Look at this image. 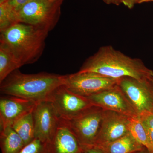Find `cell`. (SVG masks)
Segmentation results:
<instances>
[{
  "label": "cell",
  "mask_w": 153,
  "mask_h": 153,
  "mask_svg": "<svg viewBox=\"0 0 153 153\" xmlns=\"http://www.w3.org/2000/svg\"><path fill=\"white\" fill-rule=\"evenodd\" d=\"M79 72H90L114 79L131 77L143 79L153 77V71L139 58H133L111 46L99 48L88 57Z\"/></svg>",
  "instance_id": "1"
},
{
  "label": "cell",
  "mask_w": 153,
  "mask_h": 153,
  "mask_svg": "<svg viewBox=\"0 0 153 153\" xmlns=\"http://www.w3.org/2000/svg\"><path fill=\"white\" fill-rule=\"evenodd\" d=\"M64 76L47 72L24 74L18 69L0 83V91L36 103L49 101L56 88L63 85Z\"/></svg>",
  "instance_id": "2"
},
{
  "label": "cell",
  "mask_w": 153,
  "mask_h": 153,
  "mask_svg": "<svg viewBox=\"0 0 153 153\" xmlns=\"http://www.w3.org/2000/svg\"><path fill=\"white\" fill-rule=\"evenodd\" d=\"M48 32L18 22L1 32L0 43L6 45L21 66L36 62L41 57Z\"/></svg>",
  "instance_id": "3"
},
{
  "label": "cell",
  "mask_w": 153,
  "mask_h": 153,
  "mask_svg": "<svg viewBox=\"0 0 153 153\" xmlns=\"http://www.w3.org/2000/svg\"><path fill=\"white\" fill-rule=\"evenodd\" d=\"M63 2L31 0L16 11L19 22L34 26L48 33L59 21Z\"/></svg>",
  "instance_id": "4"
},
{
  "label": "cell",
  "mask_w": 153,
  "mask_h": 153,
  "mask_svg": "<svg viewBox=\"0 0 153 153\" xmlns=\"http://www.w3.org/2000/svg\"><path fill=\"white\" fill-rule=\"evenodd\" d=\"M119 79L90 72L65 75L63 85L76 95L86 97L114 87Z\"/></svg>",
  "instance_id": "5"
},
{
  "label": "cell",
  "mask_w": 153,
  "mask_h": 153,
  "mask_svg": "<svg viewBox=\"0 0 153 153\" xmlns=\"http://www.w3.org/2000/svg\"><path fill=\"white\" fill-rule=\"evenodd\" d=\"M123 91L139 116L153 113V77L138 79L124 77L119 80Z\"/></svg>",
  "instance_id": "6"
},
{
  "label": "cell",
  "mask_w": 153,
  "mask_h": 153,
  "mask_svg": "<svg viewBox=\"0 0 153 153\" xmlns=\"http://www.w3.org/2000/svg\"><path fill=\"white\" fill-rule=\"evenodd\" d=\"M103 112L104 110L101 108L93 105L68 121L81 147L94 145L100 129Z\"/></svg>",
  "instance_id": "7"
},
{
  "label": "cell",
  "mask_w": 153,
  "mask_h": 153,
  "mask_svg": "<svg viewBox=\"0 0 153 153\" xmlns=\"http://www.w3.org/2000/svg\"><path fill=\"white\" fill-rule=\"evenodd\" d=\"M49 101L59 118L68 121L94 105L87 98L72 93L63 85L56 88Z\"/></svg>",
  "instance_id": "8"
},
{
  "label": "cell",
  "mask_w": 153,
  "mask_h": 153,
  "mask_svg": "<svg viewBox=\"0 0 153 153\" xmlns=\"http://www.w3.org/2000/svg\"><path fill=\"white\" fill-rule=\"evenodd\" d=\"M93 105L104 110L119 113L129 117L138 116L130 101L118 84L86 97Z\"/></svg>",
  "instance_id": "9"
},
{
  "label": "cell",
  "mask_w": 153,
  "mask_h": 153,
  "mask_svg": "<svg viewBox=\"0 0 153 153\" xmlns=\"http://www.w3.org/2000/svg\"><path fill=\"white\" fill-rule=\"evenodd\" d=\"M35 138L48 143L54 135L60 118L52 102L44 101L37 102L33 111Z\"/></svg>",
  "instance_id": "10"
},
{
  "label": "cell",
  "mask_w": 153,
  "mask_h": 153,
  "mask_svg": "<svg viewBox=\"0 0 153 153\" xmlns=\"http://www.w3.org/2000/svg\"><path fill=\"white\" fill-rule=\"evenodd\" d=\"M129 117L115 111L104 110L100 129L93 146L108 143L129 132Z\"/></svg>",
  "instance_id": "11"
},
{
  "label": "cell",
  "mask_w": 153,
  "mask_h": 153,
  "mask_svg": "<svg viewBox=\"0 0 153 153\" xmlns=\"http://www.w3.org/2000/svg\"><path fill=\"white\" fill-rule=\"evenodd\" d=\"M27 100L4 95L0 98L1 130L11 127L15 122L32 112L36 104Z\"/></svg>",
  "instance_id": "12"
},
{
  "label": "cell",
  "mask_w": 153,
  "mask_h": 153,
  "mask_svg": "<svg viewBox=\"0 0 153 153\" xmlns=\"http://www.w3.org/2000/svg\"><path fill=\"white\" fill-rule=\"evenodd\" d=\"M48 153H81V146L68 120L60 118L54 135L47 143Z\"/></svg>",
  "instance_id": "13"
},
{
  "label": "cell",
  "mask_w": 153,
  "mask_h": 153,
  "mask_svg": "<svg viewBox=\"0 0 153 153\" xmlns=\"http://www.w3.org/2000/svg\"><path fill=\"white\" fill-rule=\"evenodd\" d=\"M92 146L98 148L104 153H133L146 148L138 142L129 132L111 142Z\"/></svg>",
  "instance_id": "14"
},
{
  "label": "cell",
  "mask_w": 153,
  "mask_h": 153,
  "mask_svg": "<svg viewBox=\"0 0 153 153\" xmlns=\"http://www.w3.org/2000/svg\"><path fill=\"white\" fill-rule=\"evenodd\" d=\"M0 141L2 153H19L25 146L22 138L11 127L1 130Z\"/></svg>",
  "instance_id": "15"
},
{
  "label": "cell",
  "mask_w": 153,
  "mask_h": 153,
  "mask_svg": "<svg viewBox=\"0 0 153 153\" xmlns=\"http://www.w3.org/2000/svg\"><path fill=\"white\" fill-rule=\"evenodd\" d=\"M32 111L20 118L11 126L22 138L25 145L35 139V125Z\"/></svg>",
  "instance_id": "16"
},
{
  "label": "cell",
  "mask_w": 153,
  "mask_h": 153,
  "mask_svg": "<svg viewBox=\"0 0 153 153\" xmlns=\"http://www.w3.org/2000/svg\"><path fill=\"white\" fill-rule=\"evenodd\" d=\"M21 67L7 47L0 43V83Z\"/></svg>",
  "instance_id": "17"
},
{
  "label": "cell",
  "mask_w": 153,
  "mask_h": 153,
  "mask_svg": "<svg viewBox=\"0 0 153 153\" xmlns=\"http://www.w3.org/2000/svg\"><path fill=\"white\" fill-rule=\"evenodd\" d=\"M129 132L138 142L148 149L149 143L147 133L139 117H129Z\"/></svg>",
  "instance_id": "18"
},
{
  "label": "cell",
  "mask_w": 153,
  "mask_h": 153,
  "mask_svg": "<svg viewBox=\"0 0 153 153\" xmlns=\"http://www.w3.org/2000/svg\"><path fill=\"white\" fill-rule=\"evenodd\" d=\"M19 22L16 13L7 2L0 4V32Z\"/></svg>",
  "instance_id": "19"
},
{
  "label": "cell",
  "mask_w": 153,
  "mask_h": 153,
  "mask_svg": "<svg viewBox=\"0 0 153 153\" xmlns=\"http://www.w3.org/2000/svg\"><path fill=\"white\" fill-rule=\"evenodd\" d=\"M139 117L147 133L149 143L148 150L149 153H153V113H145Z\"/></svg>",
  "instance_id": "20"
},
{
  "label": "cell",
  "mask_w": 153,
  "mask_h": 153,
  "mask_svg": "<svg viewBox=\"0 0 153 153\" xmlns=\"http://www.w3.org/2000/svg\"><path fill=\"white\" fill-rule=\"evenodd\" d=\"M19 153H48L47 143H44L35 138L25 145Z\"/></svg>",
  "instance_id": "21"
},
{
  "label": "cell",
  "mask_w": 153,
  "mask_h": 153,
  "mask_svg": "<svg viewBox=\"0 0 153 153\" xmlns=\"http://www.w3.org/2000/svg\"><path fill=\"white\" fill-rule=\"evenodd\" d=\"M30 1L31 0H10L7 2L15 11H16Z\"/></svg>",
  "instance_id": "22"
},
{
  "label": "cell",
  "mask_w": 153,
  "mask_h": 153,
  "mask_svg": "<svg viewBox=\"0 0 153 153\" xmlns=\"http://www.w3.org/2000/svg\"><path fill=\"white\" fill-rule=\"evenodd\" d=\"M81 153H104L94 146L81 147Z\"/></svg>",
  "instance_id": "23"
},
{
  "label": "cell",
  "mask_w": 153,
  "mask_h": 153,
  "mask_svg": "<svg viewBox=\"0 0 153 153\" xmlns=\"http://www.w3.org/2000/svg\"><path fill=\"white\" fill-rule=\"evenodd\" d=\"M120 1L121 4L129 9H132L137 4V0H120Z\"/></svg>",
  "instance_id": "24"
},
{
  "label": "cell",
  "mask_w": 153,
  "mask_h": 153,
  "mask_svg": "<svg viewBox=\"0 0 153 153\" xmlns=\"http://www.w3.org/2000/svg\"><path fill=\"white\" fill-rule=\"evenodd\" d=\"M107 4H113L118 6L120 4V0H102Z\"/></svg>",
  "instance_id": "25"
},
{
  "label": "cell",
  "mask_w": 153,
  "mask_h": 153,
  "mask_svg": "<svg viewBox=\"0 0 153 153\" xmlns=\"http://www.w3.org/2000/svg\"><path fill=\"white\" fill-rule=\"evenodd\" d=\"M152 1H153V0H137V4H143Z\"/></svg>",
  "instance_id": "26"
},
{
  "label": "cell",
  "mask_w": 153,
  "mask_h": 153,
  "mask_svg": "<svg viewBox=\"0 0 153 153\" xmlns=\"http://www.w3.org/2000/svg\"><path fill=\"white\" fill-rule=\"evenodd\" d=\"M133 153H149V151L146 148H145L141 150L137 151V152Z\"/></svg>",
  "instance_id": "27"
},
{
  "label": "cell",
  "mask_w": 153,
  "mask_h": 153,
  "mask_svg": "<svg viewBox=\"0 0 153 153\" xmlns=\"http://www.w3.org/2000/svg\"><path fill=\"white\" fill-rule=\"evenodd\" d=\"M49 1L52 2H63L64 0H48Z\"/></svg>",
  "instance_id": "28"
},
{
  "label": "cell",
  "mask_w": 153,
  "mask_h": 153,
  "mask_svg": "<svg viewBox=\"0 0 153 153\" xmlns=\"http://www.w3.org/2000/svg\"><path fill=\"white\" fill-rule=\"evenodd\" d=\"M10 1V0H0V4L7 2L8 1Z\"/></svg>",
  "instance_id": "29"
},
{
  "label": "cell",
  "mask_w": 153,
  "mask_h": 153,
  "mask_svg": "<svg viewBox=\"0 0 153 153\" xmlns=\"http://www.w3.org/2000/svg\"></svg>",
  "instance_id": "30"
}]
</instances>
